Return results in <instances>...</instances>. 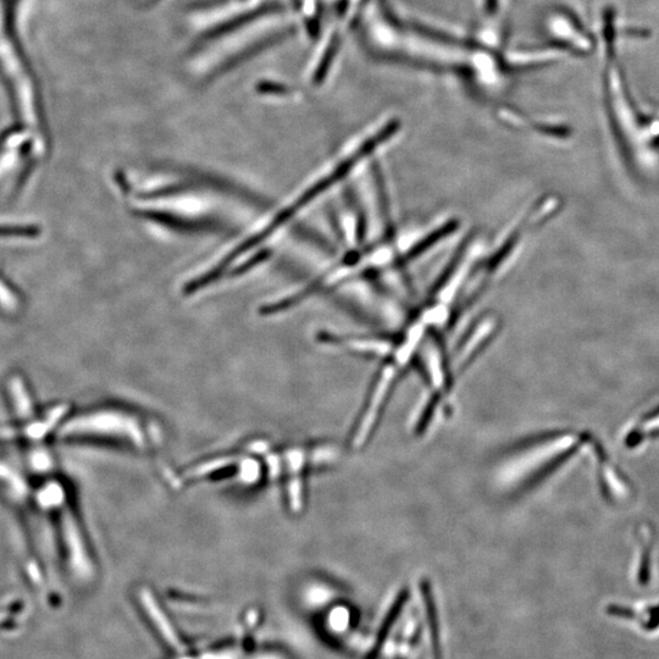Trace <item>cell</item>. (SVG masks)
Listing matches in <instances>:
<instances>
[{
    "instance_id": "1",
    "label": "cell",
    "mask_w": 659,
    "mask_h": 659,
    "mask_svg": "<svg viewBox=\"0 0 659 659\" xmlns=\"http://www.w3.org/2000/svg\"><path fill=\"white\" fill-rule=\"evenodd\" d=\"M284 15L280 10L264 9L249 18L235 22L230 29L215 32L212 40L190 59V70L196 76L220 73L246 55L267 46L285 33Z\"/></svg>"
},
{
    "instance_id": "2",
    "label": "cell",
    "mask_w": 659,
    "mask_h": 659,
    "mask_svg": "<svg viewBox=\"0 0 659 659\" xmlns=\"http://www.w3.org/2000/svg\"><path fill=\"white\" fill-rule=\"evenodd\" d=\"M590 434L578 435L557 431L525 443L503 462L498 481L506 487L534 484L566 463L591 439Z\"/></svg>"
},
{
    "instance_id": "3",
    "label": "cell",
    "mask_w": 659,
    "mask_h": 659,
    "mask_svg": "<svg viewBox=\"0 0 659 659\" xmlns=\"http://www.w3.org/2000/svg\"><path fill=\"white\" fill-rule=\"evenodd\" d=\"M57 437L62 440L119 439L136 447H146L153 436L135 414L119 409L102 408L77 413L60 423Z\"/></svg>"
},
{
    "instance_id": "4",
    "label": "cell",
    "mask_w": 659,
    "mask_h": 659,
    "mask_svg": "<svg viewBox=\"0 0 659 659\" xmlns=\"http://www.w3.org/2000/svg\"><path fill=\"white\" fill-rule=\"evenodd\" d=\"M553 52L587 58L598 51L596 27L587 24L583 15L568 5H559L548 16Z\"/></svg>"
},
{
    "instance_id": "5",
    "label": "cell",
    "mask_w": 659,
    "mask_h": 659,
    "mask_svg": "<svg viewBox=\"0 0 659 659\" xmlns=\"http://www.w3.org/2000/svg\"><path fill=\"white\" fill-rule=\"evenodd\" d=\"M339 451L330 445L312 448L295 447L267 458L271 475L289 474L287 492L292 512L299 513L303 507V472L309 467H319L336 461Z\"/></svg>"
},
{
    "instance_id": "6",
    "label": "cell",
    "mask_w": 659,
    "mask_h": 659,
    "mask_svg": "<svg viewBox=\"0 0 659 659\" xmlns=\"http://www.w3.org/2000/svg\"><path fill=\"white\" fill-rule=\"evenodd\" d=\"M319 633L331 645L347 649L356 640L359 614L350 602L339 598L313 617Z\"/></svg>"
},
{
    "instance_id": "7",
    "label": "cell",
    "mask_w": 659,
    "mask_h": 659,
    "mask_svg": "<svg viewBox=\"0 0 659 659\" xmlns=\"http://www.w3.org/2000/svg\"><path fill=\"white\" fill-rule=\"evenodd\" d=\"M423 613L420 603L409 598L407 606L387 646L385 657L389 659H414L417 656L420 640L423 638Z\"/></svg>"
},
{
    "instance_id": "8",
    "label": "cell",
    "mask_w": 659,
    "mask_h": 659,
    "mask_svg": "<svg viewBox=\"0 0 659 659\" xmlns=\"http://www.w3.org/2000/svg\"><path fill=\"white\" fill-rule=\"evenodd\" d=\"M597 463L598 484L603 497L613 505H622L633 496V486L616 464L609 458L605 448L597 439L592 440Z\"/></svg>"
},
{
    "instance_id": "9",
    "label": "cell",
    "mask_w": 659,
    "mask_h": 659,
    "mask_svg": "<svg viewBox=\"0 0 659 659\" xmlns=\"http://www.w3.org/2000/svg\"><path fill=\"white\" fill-rule=\"evenodd\" d=\"M418 601L423 613V624L429 659H445L443 656V638L439 613L430 585L422 583L418 587Z\"/></svg>"
},
{
    "instance_id": "10",
    "label": "cell",
    "mask_w": 659,
    "mask_h": 659,
    "mask_svg": "<svg viewBox=\"0 0 659 659\" xmlns=\"http://www.w3.org/2000/svg\"><path fill=\"white\" fill-rule=\"evenodd\" d=\"M138 600H140L141 607L145 609L147 618H149L154 624L155 630H157L160 638L164 640L166 646H169L171 650L176 652L175 655L177 656L185 655V653H187V647L185 646L184 641H182L181 636L177 634L174 625L171 624L169 618L166 617L163 609L160 608L153 592L148 589H141L140 592H138Z\"/></svg>"
},
{
    "instance_id": "11",
    "label": "cell",
    "mask_w": 659,
    "mask_h": 659,
    "mask_svg": "<svg viewBox=\"0 0 659 659\" xmlns=\"http://www.w3.org/2000/svg\"><path fill=\"white\" fill-rule=\"evenodd\" d=\"M657 437H659V406L642 415L633 428L628 431L625 436V445L628 448H635L645 441L657 439Z\"/></svg>"
},
{
    "instance_id": "12",
    "label": "cell",
    "mask_w": 659,
    "mask_h": 659,
    "mask_svg": "<svg viewBox=\"0 0 659 659\" xmlns=\"http://www.w3.org/2000/svg\"><path fill=\"white\" fill-rule=\"evenodd\" d=\"M638 540L641 547L640 561L638 567V581L639 584L645 586L650 583L651 569H652V551L653 544H655V531L649 524H641L638 526Z\"/></svg>"
},
{
    "instance_id": "13",
    "label": "cell",
    "mask_w": 659,
    "mask_h": 659,
    "mask_svg": "<svg viewBox=\"0 0 659 659\" xmlns=\"http://www.w3.org/2000/svg\"><path fill=\"white\" fill-rule=\"evenodd\" d=\"M242 461V457L237 456H227L212 459L210 462H204L196 465L195 468L187 470V472L182 476V480H192L197 478H203L209 474H214L224 470L225 468L231 467L238 462Z\"/></svg>"
},
{
    "instance_id": "14",
    "label": "cell",
    "mask_w": 659,
    "mask_h": 659,
    "mask_svg": "<svg viewBox=\"0 0 659 659\" xmlns=\"http://www.w3.org/2000/svg\"><path fill=\"white\" fill-rule=\"evenodd\" d=\"M20 614V605L18 602L4 603L0 605V634L13 627L16 618Z\"/></svg>"
},
{
    "instance_id": "15",
    "label": "cell",
    "mask_w": 659,
    "mask_h": 659,
    "mask_svg": "<svg viewBox=\"0 0 659 659\" xmlns=\"http://www.w3.org/2000/svg\"><path fill=\"white\" fill-rule=\"evenodd\" d=\"M245 659H295L290 652L280 647H265L257 651L249 652Z\"/></svg>"
},
{
    "instance_id": "16",
    "label": "cell",
    "mask_w": 659,
    "mask_h": 659,
    "mask_svg": "<svg viewBox=\"0 0 659 659\" xmlns=\"http://www.w3.org/2000/svg\"><path fill=\"white\" fill-rule=\"evenodd\" d=\"M16 304V298L8 290L7 286L3 285V282L0 281V307L4 309H14Z\"/></svg>"
}]
</instances>
